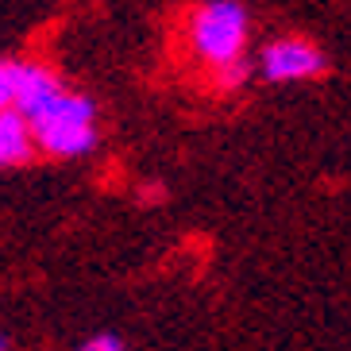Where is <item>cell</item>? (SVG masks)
Wrapping results in <instances>:
<instances>
[{
	"label": "cell",
	"instance_id": "1",
	"mask_svg": "<svg viewBox=\"0 0 351 351\" xmlns=\"http://www.w3.org/2000/svg\"><path fill=\"white\" fill-rule=\"evenodd\" d=\"M12 82H16V104L27 120L35 143L51 155H85L97 143L93 128V104L85 97L66 93L51 73L35 62H12Z\"/></svg>",
	"mask_w": 351,
	"mask_h": 351
},
{
	"label": "cell",
	"instance_id": "5",
	"mask_svg": "<svg viewBox=\"0 0 351 351\" xmlns=\"http://www.w3.org/2000/svg\"><path fill=\"white\" fill-rule=\"evenodd\" d=\"M16 104V82H12V62H0V112Z\"/></svg>",
	"mask_w": 351,
	"mask_h": 351
},
{
	"label": "cell",
	"instance_id": "2",
	"mask_svg": "<svg viewBox=\"0 0 351 351\" xmlns=\"http://www.w3.org/2000/svg\"><path fill=\"white\" fill-rule=\"evenodd\" d=\"M243 39H247V12L232 4V0H217V4H205V8L193 16V47L197 54L213 62L217 70L239 62V51H243Z\"/></svg>",
	"mask_w": 351,
	"mask_h": 351
},
{
	"label": "cell",
	"instance_id": "7",
	"mask_svg": "<svg viewBox=\"0 0 351 351\" xmlns=\"http://www.w3.org/2000/svg\"><path fill=\"white\" fill-rule=\"evenodd\" d=\"M77 351H124V340L120 336H93V340H85Z\"/></svg>",
	"mask_w": 351,
	"mask_h": 351
},
{
	"label": "cell",
	"instance_id": "4",
	"mask_svg": "<svg viewBox=\"0 0 351 351\" xmlns=\"http://www.w3.org/2000/svg\"><path fill=\"white\" fill-rule=\"evenodd\" d=\"M32 158V128L20 112H0V166H16Z\"/></svg>",
	"mask_w": 351,
	"mask_h": 351
},
{
	"label": "cell",
	"instance_id": "3",
	"mask_svg": "<svg viewBox=\"0 0 351 351\" xmlns=\"http://www.w3.org/2000/svg\"><path fill=\"white\" fill-rule=\"evenodd\" d=\"M324 58L313 43L305 39H278L270 43L267 54H263V73L270 82H298V77H313L320 73Z\"/></svg>",
	"mask_w": 351,
	"mask_h": 351
},
{
	"label": "cell",
	"instance_id": "8",
	"mask_svg": "<svg viewBox=\"0 0 351 351\" xmlns=\"http://www.w3.org/2000/svg\"><path fill=\"white\" fill-rule=\"evenodd\" d=\"M0 351H8V340H4V336H0Z\"/></svg>",
	"mask_w": 351,
	"mask_h": 351
},
{
	"label": "cell",
	"instance_id": "6",
	"mask_svg": "<svg viewBox=\"0 0 351 351\" xmlns=\"http://www.w3.org/2000/svg\"><path fill=\"white\" fill-rule=\"evenodd\" d=\"M243 77H247V62H243V58L220 70V85H224V89H236V85L243 82Z\"/></svg>",
	"mask_w": 351,
	"mask_h": 351
}]
</instances>
